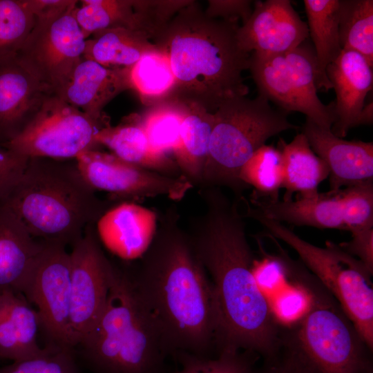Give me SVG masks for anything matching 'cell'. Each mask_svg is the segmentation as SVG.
I'll return each mask as SVG.
<instances>
[{
	"instance_id": "obj_10",
	"label": "cell",
	"mask_w": 373,
	"mask_h": 373,
	"mask_svg": "<svg viewBox=\"0 0 373 373\" xmlns=\"http://www.w3.org/2000/svg\"><path fill=\"white\" fill-rule=\"evenodd\" d=\"M109 124L108 118L96 119L52 93L23 129L1 145L28 158L75 160L96 149L97 134Z\"/></svg>"
},
{
	"instance_id": "obj_28",
	"label": "cell",
	"mask_w": 373,
	"mask_h": 373,
	"mask_svg": "<svg viewBox=\"0 0 373 373\" xmlns=\"http://www.w3.org/2000/svg\"><path fill=\"white\" fill-rule=\"evenodd\" d=\"M309 36L314 48L318 89L332 88L326 73L328 65L340 55L338 22L340 0H304Z\"/></svg>"
},
{
	"instance_id": "obj_35",
	"label": "cell",
	"mask_w": 373,
	"mask_h": 373,
	"mask_svg": "<svg viewBox=\"0 0 373 373\" xmlns=\"http://www.w3.org/2000/svg\"><path fill=\"white\" fill-rule=\"evenodd\" d=\"M259 358L234 347H224L212 357L180 353L173 356L180 365L173 373H254Z\"/></svg>"
},
{
	"instance_id": "obj_34",
	"label": "cell",
	"mask_w": 373,
	"mask_h": 373,
	"mask_svg": "<svg viewBox=\"0 0 373 373\" xmlns=\"http://www.w3.org/2000/svg\"><path fill=\"white\" fill-rule=\"evenodd\" d=\"M35 22L29 0H0V60L18 55Z\"/></svg>"
},
{
	"instance_id": "obj_7",
	"label": "cell",
	"mask_w": 373,
	"mask_h": 373,
	"mask_svg": "<svg viewBox=\"0 0 373 373\" xmlns=\"http://www.w3.org/2000/svg\"><path fill=\"white\" fill-rule=\"evenodd\" d=\"M214 122L202 182L225 186L236 193L246 186L239 180L240 169L270 137L297 129L287 113L273 108L258 94L227 100L213 113Z\"/></svg>"
},
{
	"instance_id": "obj_14",
	"label": "cell",
	"mask_w": 373,
	"mask_h": 373,
	"mask_svg": "<svg viewBox=\"0 0 373 373\" xmlns=\"http://www.w3.org/2000/svg\"><path fill=\"white\" fill-rule=\"evenodd\" d=\"M75 160L90 186L108 193L113 200L128 202L164 195L180 200L193 186L182 175H164L97 149L85 151Z\"/></svg>"
},
{
	"instance_id": "obj_38",
	"label": "cell",
	"mask_w": 373,
	"mask_h": 373,
	"mask_svg": "<svg viewBox=\"0 0 373 373\" xmlns=\"http://www.w3.org/2000/svg\"><path fill=\"white\" fill-rule=\"evenodd\" d=\"M262 359L254 373H313L282 334L278 350Z\"/></svg>"
},
{
	"instance_id": "obj_11",
	"label": "cell",
	"mask_w": 373,
	"mask_h": 373,
	"mask_svg": "<svg viewBox=\"0 0 373 373\" xmlns=\"http://www.w3.org/2000/svg\"><path fill=\"white\" fill-rule=\"evenodd\" d=\"M66 247L43 241L22 294L36 306L47 345L73 348L70 337V260Z\"/></svg>"
},
{
	"instance_id": "obj_26",
	"label": "cell",
	"mask_w": 373,
	"mask_h": 373,
	"mask_svg": "<svg viewBox=\"0 0 373 373\" xmlns=\"http://www.w3.org/2000/svg\"><path fill=\"white\" fill-rule=\"evenodd\" d=\"M278 149L283 160L285 192L283 200L296 197H309L316 194L318 185L329 177L326 163L312 149L306 136L297 134L289 142L280 138Z\"/></svg>"
},
{
	"instance_id": "obj_24",
	"label": "cell",
	"mask_w": 373,
	"mask_h": 373,
	"mask_svg": "<svg viewBox=\"0 0 373 373\" xmlns=\"http://www.w3.org/2000/svg\"><path fill=\"white\" fill-rule=\"evenodd\" d=\"M39 329L38 314L22 294H0V358L15 362L44 353L37 342Z\"/></svg>"
},
{
	"instance_id": "obj_41",
	"label": "cell",
	"mask_w": 373,
	"mask_h": 373,
	"mask_svg": "<svg viewBox=\"0 0 373 373\" xmlns=\"http://www.w3.org/2000/svg\"><path fill=\"white\" fill-rule=\"evenodd\" d=\"M352 238L339 246L346 252L359 260L373 273V228L351 232Z\"/></svg>"
},
{
	"instance_id": "obj_6",
	"label": "cell",
	"mask_w": 373,
	"mask_h": 373,
	"mask_svg": "<svg viewBox=\"0 0 373 373\" xmlns=\"http://www.w3.org/2000/svg\"><path fill=\"white\" fill-rule=\"evenodd\" d=\"M283 275L303 298L301 314L282 336L313 373H373V349L332 294L300 261L287 257Z\"/></svg>"
},
{
	"instance_id": "obj_39",
	"label": "cell",
	"mask_w": 373,
	"mask_h": 373,
	"mask_svg": "<svg viewBox=\"0 0 373 373\" xmlns=\"http://www.w3.org/2000/svg\"><path fill=\"white\" fill-rule=\"evenodd\" d=\"M28 159L0 144V202L6 200L15 189Z\"/></svg>"
},
{
	"instance_id": "obj_9",
	"label": "cell",
	"mask_w": 373,
	"mask_h": 373,
	"mask_svg": "<svg viewBox=\"0 0 373 373\" xmlns=\"http://www.w3.org/2000/svg\"><path fill=\"white\" fill-rule=\"evenodd\" d=\"M259 94L286 112L302 113L318 126L331 129L336 121L335 104H324L316 84L314 50L303 43L288 52H252L249 68Z\"/></svg>"
},
{
	"instance_id": "obj_1",
	"label": "cell",
	"mask_w": 373,
	"mask_h": 373,
	"mask_svg": "<svg viewBox=\"0 0 373 373\" xmlns=\"http://www.w3.org/2000/svg\"><path fill=\"white\" fill-rule=\"evenodd\" d=\"M207 212L188 236L210 276L218 315V347L262 358L280 344L282 325L254 273L255 258L237 205L220 191L205 195Z\"/></svg>"
},
{
	"instance_id": "obj_2",
	"label": "cell",
	"mask_w": 373,
	"mask_h": 373,
	"mask_svg": "<svg viewBox=\"0 0 373 373\" xmlns=\"http://www.w3.org/2000/svg\"><path fill=\"white\" fill-rule=\"evenodd\" d=\"M166 214L133 273L135 293L173 358L218 353V315L212 283L189 236Z\"/></svg>"
},
{
	"instance_id": "obj_4",
	"label": "cell",
	"mask_w": 373,
	"mask_h": 373,
	"mask_svg": "<svg viewBox=\"0 0 373 373\" xmlns=\"http://www.w3.org/2000/svg\"><path fill=\"white\" fill-rule=\"evenodd\" d=\"M3 202L39 240L71 246L108 208L79 172L75 160L28 159Z\"/></svg>"
},
{
	"instance_id": "obj_29",
	"label": "cell",
	"mask_w": 373,
	"mask_h": 373,
	"mask_svg": "<svg viewBox=\"0 0 373 373\" xmlns=\"http://www.w3.org/2000/svg\"><path fill=\"white\" fill-rule=\"evenodd\" d=\"M157 49L140 31L122 27L102 30L86 40L84 58L108 68H130L143 55Z\"/></svg>"
},
{
	"instance_id": "obj_33",
	"label": "cell",
	"mask_w": 373,
	"mask_h": 373,
	"mask_svg": "<svg viewBox=\"0 0 373 373\" xmlns=\"http://www.w3.org/2000/svg\"><path fill=\"white\" fill-rule=\"evenodd\" d=\"M238 178L245 186L254 188V195L278 199L284 180L280 150L271 145H262L242 166Z\"/></svg>"
},
{
	"instance_id": "obj_15",
	"label": "cell",
	"mask_w": 373,
	"mask_h": 373,
	"mask_svg": "<svg viewBox=\"0 0 373 373\" xmlns=\"http://www.w3.org/2000/svg\"><path fill=\"white\" fill-rule=\"evenodd\" d=\"M308 37L307 23L289 0L256 1L251 16L238 30L239 44L249 54L284 53L301 45Z\"/></svg>"
},
{
	"instance_id": "obj_19",
	"label": "cell",
	"mask_w": 373,
	"mask_h": 373,
	"mask_svg": "<svg viewBox=\"0 0 373 373\" xmlns=\"http://www.w3.org/2000/svg\"><path fill=\"white\" fill-rule=\"evenodd\" d=\"M156 213L144 207L124 202L106 211L95 223L103 245L125 260L140 259L150 247L157 231Z\"/></svg>"
},
{
	"instance_id": "obj_42",
	"label": "cell",
	"mask_w": 373,
	"mask_h": 373,
	"mask_svg": "<svg viewBox=\"0 0 373 373\" xmlns=\"http://www.w3.org/2000/svg\"><path fill=\"white\" fill-rule=\"evenodd\" d=\"M36 18L45 17L62 10L73 0H29Z\"/></svg>"
},
{
	"instance_id": "obj_17",
	"label": "cell",
	"mask_w": 373,
	"mask_h": 373,
	"mask_svg": "<svg viewBox=\"0 0 373 373\" xmlns=\"http://www.w3.org/2000/svg\"><path fill=\"white\" fill-rule=\"evenodd\" d=\"M302 133L329 171L330 191L373 179V142L345 140L306 118Z\"/></svg>"
},
{
	"instance_id": "obj_22",
	"label": "cell",
	"mask_w": 373,
	"mask_h": 373,
	"mask_svg": "<svg viewBox=\"0 0 373 373\" xmlns=\"http://www.w3.org/2000/svg\"><path fill=\"white\" fill-rule=\"evenodd\" d=\"M43 247L16 214L0 202V294H22Z\"/></svg>"
},
{
	"instance_id": "obj_3",
	"label": "cell",
	"mask_w": 373,
	"mask_h": 373,
	"mask_svg": "<svg viewBox=\"0 0 373 373\" xmlns=\"http://www.w3.org/2000/svg\"><path fill=\"white\" fill-rule=\"evenodd\" d=\"M239 23L209 16L195 1L181 8L154 40L168 57L175 84L170 99L196 103L210 113L247 96L243 73L251 54L238 39Z\"/></svg>"
},
{
	"instance_id": "obj_40",
	"label": "cell",
	"mask_w": 373,
	"mask_h": 373,
	"mask_svg": "<svg viewBox=\"0 0 373 373\" xmlns=\"http://www.w3.org/2000/svg\"><path fill=\"white\" fill-rule=\"evenodd\" d=\"M251 1L247 0H211L204 10L210 17L245 23L252 12Z\"/></svg>"
},
{
	"instance_id": "obj_30",
	"label": "cell",
	"mask_w": 373,
	"mask_h": 373,
	"mask_svg": "<svg viewBox=\"0 0 373 373\" xmlns=\"http://www.w3.org/2000/svg\"><path fill=\"white\" fill-rule=\"evenodd\" d=\"M131 89L146 107L171 98L175 80L167 56L158 48L128 68Z\"/></svg>"
},
{
	"instance_id": "obj_16",
	"label": "cell",
	"mask_w": 373,
	"mask_h": 373,
	"mask_svg": "<svg viewBox=\"0 0 373 373\" xmlns=\"http://www.w3.org/2000/svg\"><path fill=\"white\" fill-rule=\"evenodd\" d=\"M52 93L18 55L0 60V144L15 137Z\"/></svg>"
},
{
	"instance_id": "obj_32",
	"label": "cell",
	"mask_w": 373,
	"mask_h": 373,
	"mask_svg": "<svg viewBox=\"0 0 373 373\" xmlns=\"http://www.w3.org/2000/svg\"><path fill=\"white\" fill-rule=\"evenodd\" d=\"M338 31L343 50L362 55L373 66V1L341 0Z\"/></svg>"
},
{
	"instance_id": "obj_27",
	"label": "cell",
	"mask_w": 373,
	"mask_h": 373,
	"mask_svg": "<svg viewBox=\"0 0 373 373\" xmlns=\"http://www.w3.org/2000/svg\"><path fill=\"white\" fill-rule=\"evenodd\" d=\"M186 102L178 148L173 155L181 174L193 184L202 182L213 127V113L202 106Z\"/></svg>"
},
{
	"instance_id": "obj_36",
	"label": "cell",
	"mask_w": 373,
	"mask_h": 373,
	"mask_svg": "<svg viewBox=\"0 0 373 373\" xmlns=\"http://www.w3.org/2000/svg\"><path fill=\"white\" fill-rule=\"evenodd\" d=\"M340 201L345 230L373 228V179L340 189Z\"/></svg>"
},
{
	"instance_id": "obj_25",
	"label": "cell",
	"mask_w": 373,
	"mask_h": 373,
	"mask_svg": "<svg viewBox=\"0 0 373 373\" xmlns=\"http://www.w3.org/2000/svg\"><path fill=\"white\" fill-rule=\"evenodd\" d=\"M96 142L131 164L167 175H182L171 156L151 146L140 123L138 113L126 116L115 126L109 124L102 128L96 135Z\"/></svg>"
},
{
	"instance_id": "obj_37",
	"label": "cell",
	"mask_w": 373,
	"mask_h": 373,
	"mask_svg": "<svg viewBox=\"0 0 373 373\" xmlns=\"http://www.w3.org/2000/svg\"><path fill=\"white\" fill-rule=\"evenodd\" d=\"M45 348L38 356L0 367V373H82L75 348Z\"/></svg>"
},
{
	"instance_id": "obj_5",
	"label": "cell",
	"mask_w": 373,
	"mask_h": 373,
	"mask_svg": "<svg viewBox=\"0 0 373 373\" xmlns=\"http://www.w3.org/2000/svg\"><path fill=\"white\" fill-rule=\"evenodd\" d=\"M76 347L77 358L91 373H169L170 352L128 271L115 265L105 309Z\"/></svg>"
},
{
	"instance_id": "obj_12",
	"label": "cell",
	"mask_w": 373,
	"mask_h": 373,
	"mask_svg": "<svg viewBox=\"0 0 373 373\" xmlns=\"http://www.w3.org/2000/svg\"><path fill=\"white\" fill-rule=\"evenodd\" d=\"M70 260V337L75 348L92 330L105 309L115 265L102 249L95 224L88 225L72 245Z\"/></svg>"
},
{
	"instance_id": "obj_18",
	"label": "cell",
	"mask_w": 373,
	"mask_h": 373,
	"mask_svg": "<svg viewBox=\"0 0 373 373\" xmlns=\"http://www.w3.org/2000/svg\"><path fill=\"white\" fill-rule=\"evenodd\" d=\"M131 89L128 68H108L83 58L53 94L96 119L108 118L104 108Z\"/></svg>"
},
{
	"instance_id": "obj_21",
	"label": "cell",
	"mask_w": 373,
	"mask_h": 373,
	"mask_svg": "<svg viewBox=\"0 0 373 373\" xmlns=\"http://www.w3.org/2000/svg\"><path fill=\"white\" fill-rule=\"evenodd\" d=\"M75 17L86 39L93 33L122 27L146 34L152 40L158 30L153 0H82Z\"/></svg>"
},
{
	"instance_id": "obj_20",
	"label": "cell",
	"mask_w": 373,
	"mask_h": 373,
	"mask_svg": "<svg viewBox=\"0 0 373 373\" xmlns=\"http://www.w3.org/2000/svg\"><path fill=\"white\" fill-rule=\"evenodd\" d=\"M326 73L336 93V121L331 131L343 138L357 126L365 97L372 89V66L360 53L342 49Z\"/></svg>"
},
{
	"instance_id": "obj_23",
	"label": "cell",
	"mask_w": 373,
	"mask_h": 373,
	"mask_svg": "<svg viewBox=\"0 0 373 373\" xmlns=\"http://www.w3.org/2000/svg\"><path fill=\"white\" fill-rule=\"evenodd\" d=\"M254 209L262 216L296 226L345 230L341 217L340 189L309 197L272 200L253 195Z\"/></svg>"
},
{
	"instance_id": "obj_31",
	"label": "cell",
	"mask_w": 373,
	"mask_h": 373,
	"mask_svg": "<svg viewBox=\"0 0 373 373\" xmlns=\"http://www.w3.org/2000/svg\"><path fill=\"white\" fill-rule=\"evenodd\" d=\"M186 111V102L168 99L138 113L140 123L155 149L173 158L179 146L181 124Z\"/></svg>"
},
{
	"instance_id": "obj_43",
	"label": "cell",
	"mask_w": 373,
	"mask_h": 373,
	"mask_svg": "<svg viewBox=\"0 0 373 373\" xmlns=\"http://www.w3.org/2000/svg\"><path fill=\"white\" fill-rule=\"evenodd\" d=\"M373 122V103L365 104L358 117L357 126L371 125Z\"/></svg>"
},
{
	"instance_id": "obj_13",
	"label": "cell",
	"mask_w": 373,
	"mask_h": 373,
	"mask_svg": "<svg viewBox=\"0 0 373 373\" xmlns=\"http://www.w3.org/2000/svg\"><path fill=\"white\" fill-rule=\"evenodd\" d=\"M79 1L52 15L36 18L19 57L53 92L84 58L86 39L75 17Z\"/></svg>"
},
{
	"instance_id": "obj_8",
	"label": "cell",
	"mask_w": 373,
	"mask_h": 373,
	"mask_svg": "<svg viewBox=\"0 0 373 373\" xmlns=\"http://www.w3.org/2000/svg\"><path fill=\"white\" fill-rule=\"evenodd\" d=\"M247 214L265 227L267 235L282 240L297 253L300 262L332 294L373 349V273L339 245L327 241L325 247H320L251 207Z\"/></svg>"
}]
</instances>
